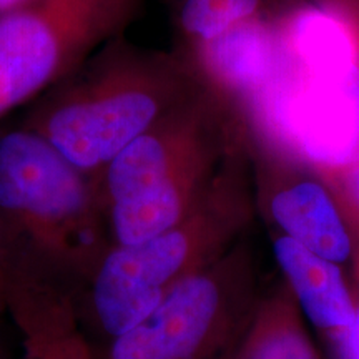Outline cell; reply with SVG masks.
I'll use <instances>...</instances> for the list:
<instances>
[{"mask_svg": "<svg viewBox=\"0 0 359 359\" xmlns=\"http://www.w3.org/2000/svg\"><path fill=\"white\" fill-rule=\"evenodd\" d=\"M273 257L303 318L330 346L339 343L356 318V299L344 268L281 235H273Z\"/></svg>", "mask_w": 359, "mask_h": 359, "instance_id": "obj_9", "label": "cell"}, {"mask_svg": "<svg viewBox=\"0 0 359 359\" xmlns=\"http://www.w3.org/2000/svg\"><path fill=\"white\" fill-rule=\"evenodd\" d=\"M111 245L95 180L32 130H2L4 286L30 359H95L80 304Z\"/></svg>", "mask_w": 359, "mask_h": 359, "instance_id": "obj_1", "label": "cell"}, {"mask_svg": "<svg viewBox=\"0 0 359 359\" xmlns=\"http://www.w3.org/2000/svg\"><path fill=\"white\" fill-rule=\"evenodd\" d=\"M263 0H178L183 47L205 43L228 29L262 15Z\"/></svg>", "mask_w": 359, "mask_h": 359, "instance_id": "obj_11", "label": "cell"}, {"mask_svg": "<svg viewBox=\"0 0 359 359\" xmlns=\"http://www.w3.org/2000/svg\"><path fill=\"white\" fill-rule=\"evenodd\" d=\"M255 212L245 135L212 190L185 218L148 240L110 246L80 304L82 331L109 344L140 323L170 291L240 243Z\"/></svg>", "mask_w": 359, "mask_h": 359, "instance_id": "obj_4", "label": "cell"}, {"mask_svg": "<svg viewBox=\"0 0 359 359\" xmlns=\"http://www.w3.org/2000/svg\"><path fill=\"white\" fill-rule=\"evenodd\" d=\"M30 2V0H0V15H6V13L15 11L24 6V4Z\"/></svg>", "mask_w": 359, "mask_h": 359, "instance_id": "obj_17", "label": "cell"}, {"mask_svg": "<svg viewBox=\"0 0 359 359\" xmlns=\"http://www.w3.org/2000/svg\"><path fill=\"white\" fill-rule=\"evenodd\" d=\"M0 359H12L11 354H8V349L6 348V344L0 341Z\"/></svg>", "mask_w": 359, "mask_h": 359, "instance_id": "obj_18", "label": "cell"}, {"mask_svg": "<svg viewBox=\"0 0 359 359\" xmlns=\"http://www.w3.org/2000/svg\"><path fill=\"white\" fill-rule=\"evenodd\" d=\"M143 0H30L0 15V118L122 37Z\"/></svg>", "mask_w": 359, "mask_h": 359, "instance_id": "obj_6", "label": "cell"}, {"mask_svg": "<svg viewBox=\"0 0 359 359\" xmlns=\"http://www.w3.org/2000/svg\"><path fill=\"white\" fill-rule=\"evenodd\" d=\"M2 251V246H0ZM7 313V299H6V286H4V273H2V253H0V321L4 314Z\"/></svg>", "mask_w": 359, "mask_h": 359, "instance_id": "obj_16", "label": "cell"}, {"mask_svg": "<svg viewBox=\"0 0 359 359\" xmlns=\"http://www.w3.org/2000/svg\"><path fill=\"white\" fill-rule=\"evenodd\" d=\"M331 359H339V358H331Z\"/></svg>", "mask_w": 359, "mask_h": 359, "instance_id": "obj_20", "label": "cell"}, {"mask_svg": "<svg viewBox=\"0 0 359 359\" xmlns=\"http://www.w3.org/2000/svg\"><path fill=\"white\" fill-rule=\"evenodd\" d=\"M336 13H339V15L348 22L349 27H351L354 39H356V43L359 48V6L351 7V8H348V11H343V12H336Z\"/></svg>", "mask_w": 359, "mask_h": 359, "instance_id": "obj_14", "label": "cell"}, {"mask_svg": "<svg viewBox=\"0 0 359 359\" xmlns=\"http://www.w3.org/2000/svg\"><path fill=\"white\" fill-rule=\"evenodd\" d=\"M230 359H235V354H233V356H231V358H230Z\"/></svg>", "mask_w": 359, "mask_h": 359, "instance_id": "obj_19", "label": "cell"}, {"mask_svg": "<svg viewBox=\"0 0 359 359\" xmlns=\"http://www.w3.org/2000/svg\"><path fill=\"white\" fill-rule=\"evenodd\" d=\"M323 7L331 8L334 12H343L348 8L359 6V0H318Z\"/></svg>", "mask_w": 359, "mask_h": 359, "instance_id": "obj_15", "label": "cell"}, {"mask_svg": "<svg viewBox=\"0 0 359 359\" xmlns=\"http://www.w3.org/2000/svg\"><path fill=\"white\" fill-rule=\"evenodd\" d=\"M210 90L233 114L253 105L275 77L281 45L276 22L263 15L241 22L205 43L182 47Z\"/></svg>", "mask_w": 359, "mask_h": 359, "instance_id": "obj_8", "label": "cell"}, {"mask_svg": "<svg viewBox=\"0 0 359 359\" xmlns=\"http://www.w3.org/2000/svg\"><path fill=\"white\" fill-rule=\"evenodd\" d=\"M185 52L147 50L116 37L32 102V130L97 182L130 143L201 87Z\"/></svg>", "mask_w": 359, "mask_h": 359, "instance_id": "obj_2", "label": "cell"}, {"mask_svg": "<svg viewBox=\"0 0 359 359\" xmlns=\"http://www.w3.org/2000/svg\"><path fill=\"white\" fill-rule=\"evenodd\" d=\"M330 348L331 358L359 359V299H356V318H354L349 333L339 343H336Z\"/></svg>", "mask_w": 359, "mask_h": 359, "instance_id": "obj_13", "label": "cell"}, {"mask_svg": "<svg viewBox=\"0 0 359 359\" xmlns=\"http://www.w3.org/2000/svg\"><path fill=\"white\" fill-rule=\"evenodd\" d=\"M235 359H320L285 281L259 299Z\"/></svg>", "mask_w": 359, "mask_h": 359, "instance_id": "obj_10", "label": "cell"}, {"mask_svg": "<svg viewBox=\"0 0 359 359\" xmlns=\"http://www.w3.org/2000/svg\"><path fill=\"white\" fill-rule=\"evenodd\" d=\"M246 135L255 208L273 235L288 236L338 263H359L356 233L333 187L320 170L262 138Z\"/></svg>", "mask_w": 359, "mask_h": 359, "instance_id": "obj_7", "label": "cell"}, {"mask_svg": "<svg viewBox=\"0 0 359 359\" xmlns=\"http://www.w3.org/2000/svg\"><path fill=\"white\" fill-rule=\"evenodd\" d=\"M243 138L230 107L201 83L97 178L114 245L148 240L185 218Z\"/></svg>", "mask_w": 359, "mask_h": 359, "instance_id": "obj_3", "label": "cell"}, {"mask_svg": "<svg viewBox=\"0 0 359 359\" xmlns=\"http://www.w3.org/2000/svg\"><path fill=\"white\" fill-rule=\"evenodd\" d=\"M320 172L325 175V178L338 195L359 243V158L344 165V167L320 170ZM354 273H356V280L359 281V263Z\"/></svg>", "mask_w": 359, "mask_h": 359, "instance_id": "obj_12", "label": "cell"}, {"mask_svg": "<svg viewBox=\"0 0 359 359\" xmlns=\"http://www.w3.org/2000/svg\"><path fill=\"white\" fill-rule=\"evenodd\" d=\"M259 299L253 253L240 241L111 339L103 359H230Z\"/></svg>", "mask_w": 359, "mask_h": 359, "instance_id": "obj_5", "label": "cell"}]
</instances>
